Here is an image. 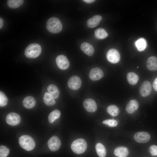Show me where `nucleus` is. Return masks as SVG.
I'll return each mask as SVG.
<instances>
[{
    "label": "nucleus",
    "mask_w": 157,
    "mask_h": 157,
    "mask_svg": "<svg viewBox=\"0 0 157 157\" xmlns=\"http://www.w3.org/2000/svg\"><path fill=\"white\" fill-rule=\"evenodd\" d=\"M36 104L35 99L32 96H28L24 98L23 101V104L26 108L30 109L34 107Z\"/></svg>",
    "instance_id": "obj_19"
},
{
    "label": "nucleus",
    "mask_w": 157,
    "mask_h": 157,
    "mask_svg": "<svg viewBox=\"0 0 157 157\" xmlns=\"http://www.w3.org/2000/svg\"><path fill=\"white\" fill-rule=\"evenodd\" d=\"M147 69L152 71L157 70V57L152 56L149 57L147 61Z\"/></svg>",
    "instance_id": "obj_14"
},
{
    "label": "nucleus",
    "mask_w": 157,
    "mask_h": 157,
    "mask_svg": "<svg viewBox=\"0 0 157 157\" xmlns=\"http://www.w3.org/2000/svg\"><path fill=\"white\" fill-rule=\"evenodd\" d=\"M47 30L53 33H58L62 30V25L60 19L57 17H52L49 18L46 23Z\"/></svg>",
    "instance_id": "obj_1"
},
{
    "label": "nucleus",
    "mask_w": 157,
    "mask_h": 157,
    "mask_svg": "<svg viewBox=\"0 0 157 157\" xmlns=\"http://www.w3.org/2000/svg\"><path fill=\"white\" fill-rule=\"evenodd\" d=\"M48 146L52 151L58 150L61 146V142L60 139L56 136H52L48 140Z\"/></svg>",
    "instance_id": "obj_9"
},
{
    "label": "nucleus",
    "mask_w": 157,
    "mask_h": 157,
    "mask_svg": "<svg viewBox=\"0 0 157 157\" xmlns=\"http://www.w3.org/2000/svg\"><path fill=\"white\" fill-rule=\"evenodd\" d=\"M69 87L71 89L76 90L81 86V81L80 78L77 76H73L69 79L68 83Z\"/></svg>",
    "instance_id": "obj_10"
},
{
    "label": "nucleus",
    "mask_w": 157,
    "mask_h": 157,
    "mask_svg": "<svg viewBox=\"0 0 157 157\" xmlns=\"http://www.w3.org/2000/svg\"><path fill=\"white\" fill-rule=\"evenodd\" d=\"M10 152L9 149L4 146L0 147V157H6Z\"/></svg>",
    "instance_id": "obj_30"
},
{
    "label": "nucleus",
    "mask_w": 157,
    "mask_h": 157,
    "mask_svg": "<svg viewBox=\"0 0 157 157\" xmlns=\"http://www.w3.org/2000/svg\"><path fill=\"white\" fill-rule=\"evenodd\" d=\"M80 48L84 53L90 56H92L94 52L93 46L87 42L83 43L81 45Z\"/></svg>",
    "instance_id": "obj_16"
},
{
    "label": "nucleus",
    "mask_w": 157,
    "mask_h": 157,
    "mask_svg": "<svg viewBox=\"0 0 157 157\" xmlns=\"http://www.w3.org/2000/svg\"><path fill=\"white\" fill-rule=\"evenodd\" d=\"M3 19L0 18V28H1L3 26Z\"/></svg>",
    "instance_id": "obj_35"
},
{
    "label": "nucleus",
    "mask_w": 157,
    "mask_h": 157,
    "mask_svg": "<svg viewBox=\"0 0 157 157\" xmlns=\"http://www.w3.org/2000/svg\"><path fill=\"white\" fill-rule=\"evenodd\" d=\"M72 151L77 154L84 153L86 150L87 144L86 141L83 139L79 138L74 141L71 145Z\"/></svg>",
    "instance_id": "obj_4"
},
{
    "label": "nucleus",
    "mask_w": 157,
    "mask_h": 157,
    "mask_svg": "<svg viewBox=\"0 0 157 157\" xmlns=\"http://www.w3.org/2000/svg\"><path fill=\"white\" fill-rule=\"evenodd\" d=\"M114 153L116 156L118 157H126L129 153L128 149L123 146H119L116 148Z\"/></svg>",
    "instance_id": "obj_18"
},
{
    "label": "nucleus",
    "mask_w": 157,
    "mask_h": 157,
    "mask_svg": "<svg viewBox=\"0 0 157 157\" xmlns=\"http://www.w3.org/2000/svg\"><path fill=\"white\" fill-rule=\"evenodd\" d=\"M135 44L138 50L140 51L144 50L147 46L146 40L143 38L138 39L135 42Z\"/></svg>",
    "instance_id": "obj_23"
},
{
    "label": "nucleus",
    "mask_w": 157,
    "mask_h": 157,
    "mask_svg": "<svg viewBox=\"0 0 157 157\" xmlns=\"http://www.w3.org/2000/svg\"><path fill=\"white\" fill-rule=\"evenodd\" d=\"M83 105L85 110L90 112H95L97 108V105L95 101L90 98L85 100L83 102Z\"/></svg>",
    "instance_id": "obj_12"
},
{
    "label": "nucleus",
    "mask_w": 157,
    "mask_h": 157,
    "mask_svg": "<svg viewBox=\"0 0 157 157\" xmlns=\"http://www.w3.org/2000/svg\"><path fill=\"white\" fill-rule=\"evenodd\" d=\"M47 89L48 93L54 99H57L58 97L59 91L56 85L50 84L48 86Z\"/></svg>",
    "instance_id": "obj_20"
},
{
    "label": "nucleus",
    "mask_w": 157,
    "mask_h": 157,
    "mask_svg": "<svg viewBox=\"0 0 157 157\" xmlns=\"http://www.w3.org/2000/svg\"><path fill=\"white\" fill-rule=\"evenodd\" d=\"M106 57L108 60L111 63H117L120 60V55L118 51L115 49H111L107 52Z\"/></svg>",
    "instance_id": "obj_5"
},
{
    "label": "nucleus",
    "mask_w": 157,
    "mask_h": 157,
    "mask_svg": "<svg viewBox=\"0 0 157 157\" xmlns=\"http://www.w3.org/2000/svg\"><path fill=\"white\" fill-rule=\"evenodd\" d=\"M41 46L37 43H32L29 45L25 49L24 54L28 58H34L38 56L41 53Z\"/></svg>",
    "instance_id": "obj_2"
},
{
    "label": "nucleus",
    "mask_w": 157,
    "mask_h": 157,
    "mask_svg": "<svg viewBox=\"0 0 157 157\" xmlns=\"http://www.w3.org/2000/svg\"><path fill=\"white\" fill-rule=\"evenodd\" d=\"M102 123L111 127H115L117 126L118 122L116 120L114 119H108L103 121Z\"/></svg>",
    "instance_id": "obj_31"
},
{
    "label": "nucleus",
    "mask_w": 157,
    "mask_h": 157,
    "mask_svg": "<svg viewBox=\"0 0 157 157\" xmlns=\"http://www.w3.org/2000/svg\"><path fill=\"white\" fill-rule=\"evenodd\" d=\"M149 152L153 156H157V146L153 145L150 147L149 149Z\"/></svg>",
    "instance_id": "obj_32"
},
{
    "label": "nucleus",
    "mask_w": 157,
    "mask_h": 157,
    "mask_svg": "<svg viewBox=\"0 0 157 157\" xmlns=\"http://www.w3.org/2000/svg\"><path fill=\"white\" fill-rule=\"evenodd\" d=\"M8 99L5 94L2 92H0V106L1 107H4L7 104Z\"/></svg>",
    "instance_id": "obj_29"
},
{
    "label": "nucleus",
    "mask_w": 157,
    "mask_h": 157,
    "mask_svg": "<svg viewBox=\"0 0 157 157\" xmlns=\"http://www.w3.org/2000/svg\"><path fill=\"white\" fill-rule=\"evenodd\" d=\"M94 35L97 38L101 40L106 38L108 35V34L104 29L100 28L95 30Z\"/></svg>",
    "instance_id": "obj_24"
},
{
    "label": "nucleus",
    "mask_w": 157,
    "mask_h": 157,
    "mask_svg": "<svg viewBox=\"0 0 157 157\" xmlns=\"http://www.w3.org/2000/svg\"><path fill=\"white\" fill-rule=\"evenodd\" d=\"M56 61L57 66L61 69H66L69 66V61L67 57L64 55L58 56L56 58Z\"/></svg>",
    "instance_id": "obj_8"
},
{
    "label": "nucleus",
    "mask_w": 157,
    "mask_h": 157,
    "mask_svg": "<svg viewBox=\"0 0 157 157\" xmlns=\"http://www.w3.org/2000/svg\"><path fill=\"white\" fill-rule=\"evenodd\" d=\"M102 17L99 15H95L89 18L87 21V24L88 27L93 28L97 26L102 20Z\"/></svg>",
    "instance_id": "obj_17"
},
{
    "label": "nucleus",
    "mask_w": 157,
    "mask_h": 157,
    "mask_svg": "<svg viewBox=\"0 0 157 157\" xmlns=\"http://www.w3.org/2000/svg\"><path fill=\"white\" fill-rule=\"evenodd\" d=\"M151 91V85L149 81H145L142 84L139 88V93L141 96L146 97L149 95Z\"/></svg>",
    "instance_id": "obj_11"
},
{
    "label": "nucleus",
    "mask_w": 157,
    "mask_h": 157,
    "mask_svg": "<svg viewBox=\"0 0 157 157\" xmlns=\"http://www.w3.org/2000/svg\"><path fill=\"white\" fill-rule=\"evenodd\" d=\"M96 152L99 157H105L106 154V150L105 146L101 143H98L95 146Z\"/></svg>",
    "instance_id": "obj_22"
},
{
    "label": "nucleus",
    "mask_w": 157,
    "mask_h": 157,
    "mask_svg": "<svg viewBox=\"0 0 157 157\" xmlns=\"http://www.w3.org/2000/svg\"><path fill=\"white\" fill-rule=\"evenodd\" d=\"M19 143L21 147L27 151H30L33 149L35 145V142L31 136L24 135L19 138Z\"/></svg>",
    "instance_id": "obj_3"
},
{
    "label": "nucleus",
    "mask_w": 157,
    "mask_h": 157,
    "mask_svg": "<svg viewBox=\"0 0 157 157\" xmlns=\"http://www.w3.org/2000/svg\"><path fill=\"white\" fill-rule=\"evenodd\" d=\"M153 86L155 90L157 92V77L155 79L153 82Z\"/></svg>",
    "instance_id": "obj_33"
},
{
    "label": "nucleus",
    "mask_w": 157,
    "mask_h": 157,
    "mask_svg": "<svg viewBox=\"0 0 157 157\" xmlns=\"http://www.w3.org/2000/svg\"><path fill=\"white\" fill-rule=\"evenodd\" d=\"M126 78L128 83L133 85L136 84L139 79L138 76L135 73L132 72L127 73Z\"/></svg>",
    "instance_id": "obj_21"
},
{
    "label": "nucleus",
    "mask_w": 157,
    "mask_h": 157,
    "mask_svg": "<svg viewBox=\"0 0 157 157\" xmlns=\"http://www.w3.org/2000/svg\"><path fill=\"white\" fill-rule=\"evenodd\" d=\"M43 99L44 103L48 106H53L56 103L54 99L47 92L45 93Z\"/></svg>",
    "instance_id": "obj_25"
},
{
    "label": "nucleus",
    "mask_w": 157,
    "mask_h": 157,
    "mask_svg": "<svg viewBox=\"0 0 157 157\" xmlns=\"http://www.w3.org/2000/svg\"><path fill=\"white\" fill-rule=\"evenodd\" d=\"M60 112L57 110H55L51 112L48 117V120L50 123H53L56 120L58 119L60 117Z\"/></svg>",
    "instance_id": "obj_27"
},
{
    "label": "nucleus",
    "mask_w": 157,
    "mask_h": 157,
    "mask_svg": "<svg viewBox=\"0 0 157 157\" xmlns=\"http://www.w3.org/2000/svg\"><path fill=\"white\" fill-rule=\"evenodd\" d=\"M134 140L137 142L145 143L148 142L151 138L150 134L147 132L140 131L136 133L134 136Z\"/></svg>",
    "instance_id": "obj_7"
},
{
    "label": "nucleus",
    "mask_w": 157,
    "mask_h": 157,
    "mask_svg": "<svg viewBox=\"0 0 157 157\" xmlns=\"http://www.w3.org/2000/svg\"><path fill=\"white\" fill-rule=\"evenodd\" d=\"M83 1L85 2L88 3H92L95 1L94 0H83Z\"/></svg>",
    "instance_id": "obj_34"
},
{
    "label": "nucleus",
    "mask_w": 157,
    "mask_h": 157,
    "mask_svg": "<svg viewBox=\"0 0 157 157\" xmlns=\"http://www.w3.org/2000/svg\"><path fill=\"white\" fill-rule=\"evenodd\" d=\"M23 0H8L7 1V5L8 7L11 8H18L24 3Z\"/></svg>",
    "instance_id": "obj_28"
},
{
    "label": "nucleus",
    "mask_w": 157,
    "mask_h": 157,
    "mask_svg": "<svg viewBox=\"0 0 157 157\" xmlns=\"http://www.w3.org/2000/svg\"><path fill=\"white\" fill-rule=\"evenodd\" d=\"M139 106V104L138 101L135 99H132L127 104L126 110L128 113L131 114L137 110Z\"/></svg>",
    "instance_id": "obj_15"
},
{
    "label": "nucleus",
    "mask_w": 157,
    "mask_h": 157,
    "mask_svg": "<svg viewBox=\"0 0 157 157\" xmlns=\"http://www.w3.org/2000/svg\"><path fill=\"white\" fill-rule=\"evenodd\" d=\"M21 119L19 115L14 112H11L8 113L6 119V123L11 126L18 125L20 123Z\"/></svg>",
    "instance_id": "obj_6"
},
{
    "label": "nucleus",
    "mask_w": 157,
    "mask_h": 157,
    "mask_svg": "<svg viewBox=\"0 0 157 157\" xmlns=\"http://www.w3.org/2000/svg\"><path fill=\"white\" fill-rule=\"evenodd\" d=\"M107 113L113 117L117 116L119 114V110L118 108L116 105H111L107 108Z\"/></svg>",
    "instance_id": "obj_26"
},
{
    "label": "nucleus",
    "mask_w": 157,
    "mask_h": 157,
    "mask_svg": "<svg viewBox=\"0 0 157 157\" xmlns=\"http://www.w3.org/2000/svg\"><path fill=\"white\" fill-rule=\"evenodd\" d=\"M104 75L102 70L100 68L96 67L92 68L90 71L89 77L93 81L99 80L102 78Z\"/></svg>",
    "instance_id": "obj_13"
}]
</instances>
